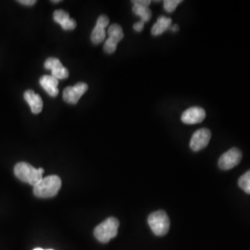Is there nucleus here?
Masks as SVG:
<instances>
[{
	"label": "nucleus",
	"instance_id": "21",
	"mask_svg": "<svg viewBox=\"0 0 250 250\" xmlns=\"http://www.w3.org/2000/svg\"><path fill=\"white\" fill-rule=\"evenodd\" d=\"M18 2L23 6H34L36 3V0H19Z\"/></svg>",
	"mask_w": 250,
	"mask_h": 250
},
{
	"label": "nucleus",
	"instance_id": "3",
	"mask_svg": "<svg viewBox=\"0 0 250 250\" xmlns=\"http://www.w3.org/2000/svg\"><path fill=\"white\" fill-rule=\"evenodd\" d=\"M119 225L120 223L116 218L109 217L95 228L94 235L99 242L107 243L116 237Z\"/></svg>",
	"mask_w": 250,
	"mask_h": 250
},
{
	"label": "nucleus",
	"instance_id": "22",
	"mask_svg": "<svg viewBox=\"0 0 250 250\" xmlns=\"http://www.w3.org/2000/svg\"><path fill=\"white\" fill-rule=\"evenodd\" d=\"M170 30H171L172 32H177V31L179 30L178 25H173V26H170Z\"/></svg>",
	"mask_w": 250,
	"mask_h": 250
},
{
	"label": "nucleus",
	"instance_id": "24",
	"mask_svg": "<svg viewBox=\"0 0 250 250\" xmlns=\"http://www.w3.org/2000/svg\"><path fill=\"white\" fill-rule=\"evenodd\" d=\"M52 3H59V2H61L60 0H54V1H51Z\"/></svg>",
	"mask_w": 250,
	"mask_h": 250
},
{
	"label": "nucleus",
	"instance_id": "2",
	"mask_svg": "<svg viewBox=\"0 0 250 250\" xmlns=\"http://www.w3.org/2000/svg\"><path fill=\"white\" fill-rule=\"evenodd\" d=\"M44 169H36L27 162H19L14 167L15 176L23 183L35 187L38 182L43 179Z\"/></svg>",
	"mask_w": 250,
	"mask_h": 250
},
{
	"label": "nucleus",
	"instance_id": "9",
	"mask_svg": "<svg viewBox=\"0 0 250 250\" xmlns=\"http://www.w3.org/2000/svg\"><path fill=\"white\" fill-rule=\"evenodd\" d=\"M44 67L46 70L51 71V75L58 80H63L68 78L69 76V71L62 66L61 61L57 58H48L45 61Z\"/></svg>",
	"mask_w": 250,
	"mask_h": 250
},
{
	"label": "nucleus",
	"instance_id": "23",
	"mask_svg": "<svg viewBox=\"0 0 250 250\" xmlns=\"http://www.w3.org/2000/svg\"><path fill=\"white\" fill-rule=\"evenodd\" d=\"M34 250H43V249H40V248H36Z\"/></svg>",
	"mask_w": 250,
	"mask_h": 250
},
{
	"label": "nucleus",
	"instance_id": "12",
	"mask_svg": "<svg viewBox=\"0 0 250 250\" xmlns=\"http://www.w3.org/2000/svg\"><path fill=\"white\" fill-rule=\"evenodd\" d=\"M24 99L34 114H39L43 109V100L39 95H37L33 90H27L24 92Z\"/></svg>",
	"mask_w": 250,
	"mask_h": 250
},
{
	"label": "nucleus",
	"instance_id": "4",
	"mask_svg": "<svg viewBox=\"0 0 250 250\" xmlns=\"http://www.w3.org/2000/svg\"><path fill=\"white\" fill-rule=\"evenodd\" d=\"M147 223L157 236H163L170 230V219L164 210L152 212L147 218Z\"/></svg>",
	"mask_w": 250,
	"mask_h": 250
},
{
	"label": "nucleus",
	"instance_id": "7",
	"mask_svg": "<svg viewBox=\"0 0 250 250\" xmlns=\"http://www.w3.org/2000/svg\"><path fill=\"white\" fill-rule=\"evenodd\" d=\"M87 89L88 85L84 83H78L73 86H68L63 91V99L69 104H76Z\"/></svg>",
	"mask_w": 250,
	"mask_h": 250
},
{
	"label": "nucleus",
	"instance_id": "14",
	"mask_svg": "<svg viewBox=\"0 0 250 250\" xmlns=\"http://www.w3.org/2000/svg\"><path fill=\"white\" fill-rule=\"evenodd\" d=\"M170 26H171V19L165 16H161L159 17L156 23L152 26V36H161L165 31L170 29Z\"/></svg>",
	"mask_w": 250,
	"mask_h": 250
},
{
	"label": "nucleus",
	"instance_id": "10",
	"mask_svg": "<svg viewBox=\"0 0 250 250\" xmlns=\"http://www.w3.org/2000/svg\"><path fill=\"white\" fill-rule=\"evenodd\" d=\"M108 23H109V20L106 15L99 16L97 21L96 26L91 34V41L93 44L99 45L102 41L105 40L106 38L105 29L107 28Z\"/></svg>",
	"mask_w": 250,
	"mask_h": 250
},
{
	"label": "nucleus",
	"instance_id": "15",
	"mask_svg": "<svg viewBox=\"0 0 250 250\" xmlns=\"http://www.w3.org/2000/svg\"><path fill=\"white\" fill-rule=\"evenodd\" d=\"M107 35H108V39L114 41L119 44V42L124 38V31L123 28L120 26L119 24H112L108 27L107 29Z\"/></svg>",
	"mask_w": 250,
	"mask_h": 250
},
{
	"label": "nucleus",
	"instance_id": "19",
	"mask_svg": "<svg viewBox=\"0 0 250 250\" xmlns=\"http://www.w3.org/2000/svg\"><path fill=\"white\" fill-rule=\"evenodd\" d=\"M76 25H77L76 21H75L73 19L70 18L68 19L66 21H64L61 26H62L63 30H65V31H71V30L75 29Z\"/></svg>",
	"mask_w": 250,
	"mask_h": 250
},
{
	"label": "nucleus",
	"instance_id": "13",
	"mask_svg": "<svg viewBox=\"0 0 250 250\" xmlns=\"http://www.w3.org/2000/svg\"><path fill=\"white\" fill-rule=\"evenodd\" d=\"M39 83L45 92L52 98L59 95V80L56 79L52 75H44L40 78Z\"/></svg>",
	"mask_w": 250,
	"mask_h": 250
},
{
	"label": "nucleus",
	"instance_id": "1",
	"mask_svg": "<svg viewBox=\"0 0 250 250\" xmlns=\"http://www.w3.org/2000/svg\"><path fill=\"white\" fill-rule=\"evenodd\" d=\"M61 188L62 179L58 175H49L36 184L34 187V194L40 198H50L59 193Z\"/></svg>",
	"mask_w": 250,
	"mask_h": 250
},
{
	"label": "nucleus",
	"instance_id": "20",
	"mask_svg": "<svg viewBox=\"0 0 250 250\" xmlns=\"http://www.w3.org/2000/svg\"><path fill=\"white\" fill-rule=\"evenodd\" d=\"M144 25H145V23H144L143 21H141L135 22L134 24V31H135V32H138V33L142 32L144 29Z\"/></svg>",
	"mask_w": 250,
	"mask_h": 250
},
{
	"label": "nucleus",
	"instance_id": "5",
	"mask_svg": "<svg viewBox=\"0 0 250 250\" xmlns=\"http://www.w3.org/2000/svg\"><path fill=\"white\" fill-rule=\"evenodd\" d=\"M242 160V152L237 147H232L228 151L224 152L220 157L218 165L221 170H231L237 166Z\"/></svg>",
	"mask_w": 250,
	"mask_h": 250
},
{
	"label": "nucleus",
	"instance_id": "6",
	"mask_svg": "<svg viewBox=\"0 0 250 250\" xmlns=\"http://www.w3.org/2000/svg\"><path fill=\"white\" fill-rule=\"evenodd\" d=\"M211 138V133L208 129L202 128L197 130L191 137L190 148L193 151L198 152L207 147Z\"/></svg>",
	"mask_w": 250,
	"mask_h": 250
},
{
	"label": "nucleus",
	"instance_id": "11",
	"mask_svg": "<svg viewBox=\"0 0 250 250\" xmlns=\"http://www.w3.org/2000/svg\"><path fill=\"white\" fill-rule=\"evenodd\" d=\"M132 3L134 4L133 12L141 18L140 21H143L144 23L151 19V10L148 8V6L151 4L150 0H133Z\"/></svg>",
	"mask_w": 250,
	"mask_h": 250
},
{
	"label": "nucleus",
	"instance_id": "17",
	"mask_svg": "<svg viewBox=\"0 0 250 250\" xmlns=\"http://www.w3.org/2000/svg\"><path fill=\"white\" fill-rule=\"evenodd\" d=\"M53 19L57 23L62 25L64 21H66L68 19H70V15L68 12H66L64 10L58 9L54 12Z\"/></svg>",
	"mask_w": 250,
	"mask_h": 250
},
{
	"label": "nucleus",
	"instance_id": "18",
	"mask_svg": "<svg viewBox=\"0 0 250 250\" xmlns=\"http://www.w3.org/2000/svg\"><path fill=\"white\" fill-rule=\"evenodd\" d=\"M181 3H182L181 0H165L163 2V7L167 12L171 13L176 9V8L179 6V4H181Z\"/></svg>",
	"mask_w": 250,
	"mask_h": 250
},
{
	"label": "nucleus",
	"instance_id": "16",
	"mask_svg": "<svg viewBox=\"0 0 250 250\" xmlns=\"http://www.w3.org/2000/svg\"><path fill=\"white\" fill-rule=\"evenodd\" d=\"M238 186L245 193L250 195V170L245 172L239 178Z\"/></svg>",
	"mask_w": 250,
	"mask_h": 250
},
{
	"label": "nucleus",
	"instance_id": "8",
	"mask_svg": "<svg viewBox=\"0 0 250 250\" xmlns=\"http://www.w3.org/2000/svg\"><path fill=\"white\" fill-rule=\"evenodd\" d=\"M206 118L204 108L200 107H189L184 111L181 120L186 125H197L202 123Z\"/></svg>",
	"mask_w": 250,
	"mask_h": 250
}]
</instances>
